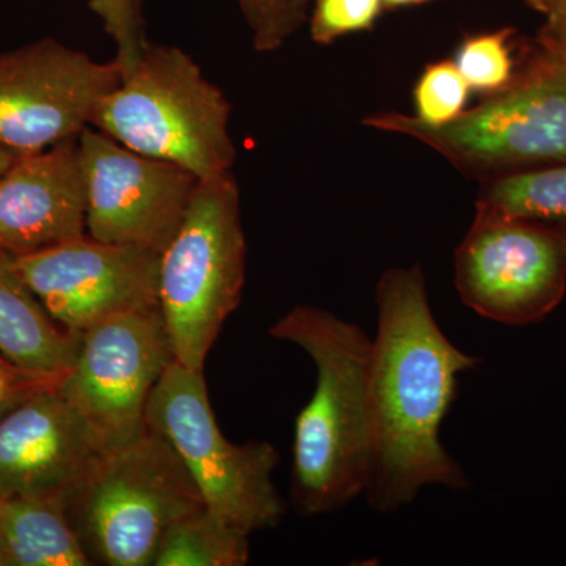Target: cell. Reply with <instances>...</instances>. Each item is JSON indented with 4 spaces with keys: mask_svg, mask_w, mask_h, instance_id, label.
<instances>
[{
    "mask_svg": "<svg viewBox=\"0 0 566 566\" xmlns=\"http://www.w3.org/2000/svg\"><path fill=\"white\" fill-rule=\"evenodd\" d=\"M375 303L374 460L365 497L376 512L392 513L412 504L423 488L471 486L442 444L441 427L460 376L479 359L461 352L436 322L419 264L387 270L376 283Z\"/></svg>",
    "mask_w": 566,
    "mask_h": 566,
    "instance_id": "6da1fadb",
    "label": "cell"
},
{
    "mask_svg": "<svg viewBox=\"0 0 566 566\" xmlns=\"http://www.w3.org/2000/svg\"><path fill=\"white\" fill-rule=\"evenodd\" d=\"M270 335L304 349L316 370L314 395L294 422V509L303 516L345 509L365 495L370 482L374 338L357 324L307 304L290 308Z\"/></svg>",
    "mask_w": 566,
    "mask_h": 566,
    "instance_id": "7a4b0ae2",
    "label": "cell"
},
{
    "mask_svg": "<svg viewBox=\"0 0 566 566\" xmlns=\"http://www.w3.org/2000/svg\"><path fill=\"white\" fill-rule=\"evenodd\" d=\"M230 115L229 99L191 55L147 41L136 66L96 107L91 126L205 180L232 172L237 163Z\"/></svg>",
    "mask_w": 566,
    "mask_h": 566,
    "instance_id": "3957f363",
    "label": "cell"
},
{
    "mask_svg": "<svg viewBox=\"0 0 566 566\" xmlns=\"http://www.w3.org/2000/svg\"><path fill=\"white\" fill-rule=\"evenodd\" d=\"M62 506L92 565L151 566L164 532L205 505L174 447L147 428L99 457Z\"/></svg>",
    "mask_w": 566,
    "mask_h": 566,
    "instance_id": "277c9868",
    "label": "cell"
},
{
    "mask_svg": "<svg viewBox=\"0 0 566 566\" xmlns=\"http://www.w3.org/2000/svg\"><path fill=\"white\" fill-rule=\"evenodd\" d=\"M245 262L233 172L199 180L180 229L159 255L158 307L178 364L203 370L243 300Z\"/></svg>",
    "mask_w": 566,
    "mask_h": 566,
    "instance_id": "5b68a950",
    "label": "cell"
},
{
    "mask_svg": "<svg viewBox=\"0 0 566 566\" xmlns=\"http://www.w3.org/2000/svg\"><path fill=\"white\" fill-rule=\"evenodd\" d=\"M147 428L174 447L205 509L251 536L285 515L273 474L281 455L270 442L234 444L219 428L203 370L174 360L153 389Z\"/></svg>",
    "mask_w": 566,
    "mask_h": 566,
    "instance_id": "8992f818",
    "label": "cell"
},
{
    "mask_svg": "<svg viewBox=\"0 0 566 566\" xmlns=\"http://www.w3.org/2000/svg\"><path fill=\"white\" fill-rule=\"evenodd\" d=\"M364 125L422 142L471 175L566 163V71L545 54L523 80L442 125L398 112L368 115Z\"/></svg>",
    "mask_w": 566,
    "mask_h": 566,
    "instance_id": "52a82bcc",
    "label": "cell"
},
{
    "mask_svg": "<svg viewBox=\"0 0 566 566\" xmlns=\"http://www.w3.org/2000/svg\"><path fill=\"white\" fill-rule=\"evenodd\" d=\"M174 360L159 307L112 316L82 334L59 392L76 409L104 455L147 431L153 389Z\"/></svg>",
    "mask_w": 566,
    "mask_h": 566,
    "instance_id": "ba28073f",
    "label": "cell"
},
{
    "mask_svg": "<svg viewBox=\"0 0 566 566\" xmlns=\"http://www.w3.org/2000/svg\"><path fill=\"white\" fill-rule=\"evenodd\" d=\"M455 286L465 307L490 322L545 319L566 293V230L483 207L455 251Z\"/></svg>",
    "mask_w": 566,
    "mask_h": 566,
    "instance_id": "9c48e42d",
    "label": "cell"
},
{
    "mask_svg": "<svg viewBox=\"0 0 566 566\" xmlns=\"http://www.w3.org/2000/svg\"><path fill=\"white\" fill-rule=\"evenodd\" d=\"M122 80L117 62H96L54 39L3 52L0 145L22 156L77 139Z\"/></svg>",
    "mask_w": 566,
    "mask_h": 566,
    "instance_id": "30bf717a",
    "label": "cell"
},
{
    "mask_svg": "<svg viewBox=\"0 0 566 566\" xmlns=\"http://www.w3.org/2000/svg\"><path fill=\"white\" fill-rule=\"evenodd\" d=\"M88 237L161 253L180 229L199 178L88 126L77 137Z\"/></svg>",
    "mask_w": 566,
    "mask_h": 566,
    "instance_id": "8fae6325",
    "label": "cell"
},
{
    "mask_svg": "<svg viewBox=\"0 0 566 566\" xmlns=\"http://www.w3.org/2000/svg\"><path fill=\"white\" fill-rule=\"evenodd\" d=\"M159 255L84 234L10 260L48 314L82 335L112 316L158 307Z\"/></svg>",
    "mask_w": 566,
    "mask_h": 566,
    "instance_id": "7c38bea8",
    "label": "cell"
},
{
    "mask_svg": "<svg viewBox=\"0 0 566 566\" xmlns=\"http://www.w3.org/2000/svg\"><path fill=\"white\" fill-rule=\"evenodd\" d=\"M59 382L0 419V497L62 502L102 457L87 424L59 392Z\"/></svg>",
    "mask_w": 566,
    "mask_h": 566,
    "instance_id": "4fadbf2b",
    "label": "cell"
},
{
    "mask_svg": "<svg viewBox=\"0 0 566 566\" xmlns=\"http://www.w3.org/2000/svg\"><path fill=\"white\" fill-rule=\"evenodd\" d=\"M80 142L22 155L0 175V255L17 259L87 234Z\"/></svg>",
    "mask_w": 566,
    "mask_h": 566,
    "instance_id": "5bb4252c",
    "label": "cell"
},
{
    "mask_svg": "<svg viewBox=\"0 0 566 566\" xmlns=\"http://www.w3.org/2000/svg\"><path fill=\"white\" fill-rule=\"evenodd\" d=\"M81 337L48 314L9 256L0 255V356L33 374L62 376Z\"/></svg>",
    "mask_w": 566,
    "mask_h": 566,
    "instance_id": "9a60e30c",
    "label": "cell"
},
{
    "mask_svg": "<svg viewBox=\"0 0 566 566\" xmlns=\"http://www.w3.org/2000/svg\"><path fill=\"white\" fill-rule=\"evenodd\" d=\"M3 566H88L61 501L0 497Z\"/></svg>",
    "mask_w": 566,
    "mask_h": 566,
    "instance_id": "2e32d148",
    "label": "cell"
},
{
    "mask_svg": "<svg viewBox=\"0 0 566 566\" xmlns=\"http://www.w3.org/2000/svg\"><path fill=\"white\" fill-rule=\"evenodd\" d=\"M248 534L202 509L164 532L151 566H243L251 558Z\"/></svg>",
    "mask_w": 566,
    "mask_h": 566,
    "instance_id": "e0dca14e",
    "label": "cell"
},
{
    "mask_svg": "<svg viewBox=\"0 0 566 566\" xmlns=\"http://www.w3.org/2000/svg\"><path fill=\"white\" fill-rule=\"evenodd\" d=\"M476 207L566 230V166L495 178L483 186Z\"/></svg>",
    "mask_w": 566,
    "mask_h": 566,
    "instance_id": "ac0fdd59",
    "label": "cell"
},
{
    "mask_svg": "<svg viewBox=\"0 0 566 566\" xmlns=\"http://www.w3.org/2000/svg\"><path fill=\"white\" fill-rule=\"evenodd\" d=\"M512 31L482 33L464 40L457 52L455 65L471 91L502 92L512 84L513 61L509 36Z\"/></svg>",
    "mask_w": 566,
    "mask_h": 566,
    "instance_id": "d6986e66",
    "label": "cell"
},
{
    "mask_svg": "<svg viewBox=\"0 0 566 566\" xmlns=\"http://www.w3.org/2000/svg\"><path fill=\"white\" fill-rule=\"evenodd\" d=\"M471 92L455 63H431L415 87L416 117L428 125L453 120L464 112Z\"/></svg>",
    "mask_w": 566,
    "mask_h": 566,
    "instance_id": "ffe728a7",
    "label": "cell"
},
{
    "mask_svg": "<svg viewBox=\"0 0 566 566\" xmlns=\"http://www.w3.org/2000/svg\"><path fill=\"white\" fill-rule=\"evenodd\" d=\"M256 51L281 50L307 18V0H238Z\"/></svg>",
    "mask_w": 566,
    "mask_h": 566,
    "instance_id": "44dd1931",
    "label": "cell"
},
{
    "mask_svg": "<svg viewBox=\"0 0 566 566\" xmlns=\"http://www.w3.org/2000/svg\"><path fill=\"white\" fill-rule=\"evenodd\" d=\"M381 10V0H315L311 39L327 46L349 33L368 31Z\"/></svg>",
    "mask_w": 566,
    "mask_h": 566,
    "instance_id": "7402d4cb",
    "label": "cell"
},
{
    "mask_svg": "<svg viewBox=\"0 0 566 566\" xmlns=\"http://www.w3.org/2000/svg\"><path fill=\"white\" fill-rule=\"evenodd\" d=\"M91 9L117 46L115 62L123 76L136 66L144 51L145 33L140 3L137 0H91Z\"/></svg>",
    "mask_w": 566,
    "mask_h": 566,
    "instance_id": "603a6c76",
    "label": "cell"
},
{
    "mask_svg": "<svg viewBox=\"0 0 566 566\" xmlns=\"http://www.w3.org/2000/svg\"><path fill=\"white\" fill-rule=\"evenodd\" d=\"M62 376L33 374L0 356V419L44 387L57 385Z\"/></svg>",
    "mask_w": 566,
    "mask_h": 566,
    "instance_id": "cb8c5ba5",
    "label": "cell"
},
{
    "mask_svg": "<svg viewBox=\"0 0 566 566\" xmlns=\"http://www.w3.org/2000/svg\"><path fill=\"white\" fill-rule=\"evenodd\" d=\"M543 13L547 17L543 41H549L566 50V0H547Z\"/></svg>",
    "mask_w": 566,
    "mask_h": 566,
    "instance_id": "d4e9b609",
    "label": "cell"
},
{
    "mask_svg": "<svg viewBox=\"0 0 566 566\" xmlns=\"http://www.w3.org/2000/svg\"><path fill=\"white\" fill-rule=\"evenodd\" d=\"M543 46H545V54L551 59L554 63H557L562 70L566 71V50L565 48L557 46V44L549 43V41H543Z\"/></svg>",
    "mask_w": 566,
    "mask_h": 566,
    "instance_id": "484cf974",
    "label": "cell"
},
{
    "mask_svg": "<svg viewBox=\"0 0 566 566\" xmlns=\"http://www.w3.org/2000/svg\"><path fill=\"white\" fill-rule=\"evenodd\" d=\"M18 158H20V155L0 145V175L6 174Z\"/></svg>",
    "mask_w": 566,
    "mask_h": 566,
    "instance_id": "4316f807",
    "label": "cell"
},
{
    "mask_svg": "<svg viewBox=\"0 0 566 566\" xmlns=\"http://www.w3.org/2000/svg\"><path fill=\"white\" fill-rule=\"evenodd\" d=\"M381 2L386 7H406L419 6V3L430 2V0H381Z\"/></svg>",
    "mask_w": 566,
    "mask_h": 566,
    "instance_id": "83f0119b",
    "label": "cell"
},
{
    "mask_svg": "<svg viewBox=\"0 0 566 566\" xmlns=\"http://www.w3.org/2000/svg\"><path fill=\"white\" fill-rule=\"evenodd\" d=\"M528 6L534 7L535 10L545 11L547 0H526Z\"/></svg>",
    "mask_w": 566,
    "mask_h": 566,
    "instance_id": "f1b7e54d",
    "label": "cell"
},
{
    "mask_svg": "<svg viewBox=\"0 0 566 566\" xmlns=\"http://www.w3.org/2000/svg\"><path fill=\"white\" fill-rule=\"evenodd\" d=\"M0 566H3V564H2V557H0Z\"/></svg>",
    "mask_w": 566,
    "mask_h": 566,
    "instance_id": "f546056e",
    "label": "cell"
},
{
    "mask_svg": "<svg viewBox=\"0 0 566 566\" xmlns=\"http://www.w3.org/2000/svg\"><path fill=\"white\" fill-rule=\"evenodd\" d=\"M137 2H139V3H140V6H142V0H137Z\"/></svg>",
    "mask_w": 566,
    "mask_h": 566,
    "instance_id": "4dcf8cb0",
    "label": "cell"
}]
</instances>
